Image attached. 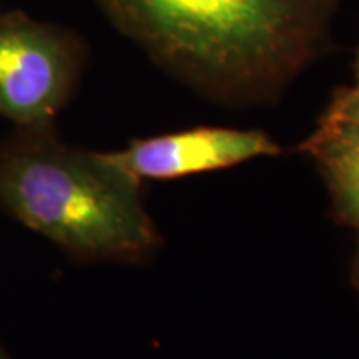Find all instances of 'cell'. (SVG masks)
<instances>
[{"label": "cell", "mask_w": 359, "mask_h": 359, "mask_svg": "<svg viewBox=\"0 0 359 359\" xmlns=\"http://www.w3.org/2000/svg\"><path fill=\"white\" fill-rule=\"evenodd\" d=\"M110 24L201 95L259 103L323 55L343 0H95Z\"/></svg>", "instance_id": "obj_1"}, {"label": "cell", "mask_w": 359, "mask_h": 359, "mask_svg": "<svg viewBox=\"0 0 359 359\" xmlns=\"http://www.w3.org/2000/svg\"><path fill=\"white\" fill-rule=\"evenodd\" d=\"M137 178L110 154L58 140L55 128H17L0 145V206L72 255L145 258L160 245Z\"/></svg>", "instance_id": "obj_2"}, {"label": "cell", "mask_w": 359, "mask_h": 359, "mask_svg": "<svg viewBox=\"0 0 359 359\" xmlns=\"http://www.w3.org/2000/svg\"><path fill=\"white\" fill-rule=\"evenodd\" d=\"M83 42L22 11L0 13V116L17 128L53 127L77 88Z\"/></svg>", "instance_id": "obj_3"}, {"label": "cell", "mask_w": 359, "mask_h": 359, "mask_svg": "<svg viewBox=\"0 0 359 359\" xmlns=\"http://www.w3.org/2000/svg\"><path fill=\"white\" fill-rule=\"evenodd\" d=\"M278 154L281 148L257 130L201 127L133 140L125 150L114 151L110 156L142 182L213 172Z\"/></svg>", "instance_id": "obj_4"}, {"label": "cell", "mask_w": 359, "mask_h": 359, "mask_svg": "<svg viewBox=\"0 0 359 359\" xmlns=\"http://www.w3.org/2000/svg\"><path fill=\"white\" fill-rule=\"evenodd\" d=\"M299 150L314 156L323 173L334 172L359 177V122L326 111L320 127Z\"/></svg>", "instance_id": "obj_5"}, {"label": "cell", "mask_w": 359, "mask_h": 359, "mask_svg": "<svg viewBox=\"0 0 359 359\" xmlns=\"http://www.w3.org/2000/svg\"><path fill=\"white\" fill-rule=\"evenodd\" d=\"M331 198H333L334 212L341 222L359 228V177L348 173L325 172Z\"/></svg>", "instance_id": "obj_6"}, {"label": "cell", "mask_w": 359, "mask_h": 359, "mask_svg": "<svg viewBox=\"0 0 359 359\" xmlns=\"http://www.w3.org/2000/svg\"><path fill=\"white\" fill-rule=\"evenodd\" d=\"M327 111L359 122V87L354 85V87L336 92L334 100L331 102Z\"/></svg>", "instance_id": "obj_7"}, {"label": "cell", "mask_w": 359, "mask_h": 359, "mask_svg": "<svg viewBox=\"0 0 359 359\" xmlns=\"http://www.w3.org/2000/svg\"><path fill=\"white\" fill-rule=\"evenodd\" d=\"M356 87H359V55H358V62H356Z\"/></svg>", "instance_id": "obj_8"}, {"label": "cell", "mask_w": 359, "mask_h": 359, "mask_svg": "<svg viewBox=\"0 0 359 359\" xmlns=\"http://www.w3.org/2000/svg\"><path fill=\"white\" fill-rule=\"evenodd\" d=\"M0 359H8L6 351H4V349H2V346H0Z\"/></svg>", "instance_id": "obj_9"}, {"label": "cell", "mask_w": 359, "mask_h": 359, "mask_svg": "<svg viewBox=\"0 0 359 359\" xmlns=\"http://www.w3.org/2000/svg\"><path fill=\"white\" fill-rule=\"evenodd\" d=\"M356 280L359 283V255H358V263H356Z\"/></svg>", "instance_id": "obj_10"}]
</instances>
